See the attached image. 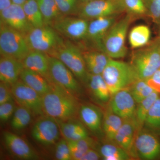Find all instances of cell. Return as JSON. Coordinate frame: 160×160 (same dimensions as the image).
Returning <instances> with one entry per match:
<instances>
[{
  "mask_svg": "<svg viewBox=\"0 0 160 160\" xmlns=\"http://www.w3.org/2000/svg\"><path fill=\"white\" fill-rule=\"evenodd\" d=\"M63 15L77 14L79 6L78 0H55Z\"/></svg>",
  "mask_w": 160,
  "mask_h": 160,
  "instance_id": "obj_37",
  "label": "cell"
},
{
  "mask_svg": "<svg viewBox=\"0 0 160 160\" xmlns=\"http://www.w3.org/2000/svg\"><path fill=\"white\" fill-rule=\"evenodd\" d=\"M13 98L20 106L29 109L35 116L44 115L42 98L21 79L11 86Z\"/></svg>",
  "mask_w": 160,
  "mask_h": 160,
  "instance_id": "obj_12",
  "label": "cell"
},
{
  "mask_svg": "<svg viewBox=\"0 0 160 160\" xmlns=\"http://www.w3.org/2000/svg\"><path fill=\"white\" fill-rule=\"evenodd\" d=\"M81 2H89V1H94V0H80Z\"/></svg>",
  "mask_w": 160,
  "mask_h": 160,
  "instance_id": "obj_47",
  "label": "cell"
},
{
  "mask_svg": "<svg viewBox=\"0 0 160 160\" xmlns=\"http://www.w3.org/2000/svg\"><path fill=\"white\" fill-rule=\"evenodd\" d=\"M158 24L159 25V26L160 29V17L159 18V19L158 22Z\"/></svg>",
  "mask_w": 160,
  "mask_h": 160,
  "instance_id": "obj_48",
  "label": "cell"
},
{
  "mask_svg": "<svg viewBox=\"0 0 160 160\" xmlns=\"http://www.w3.org/2000/svg\"><path fill=\"white\" fill-rule=\"evenodd\" d=\"M148 15L158 24L160 17V0H143Z\"/></svg>",
  "mask_w": 160,
  "mask_h": 160,
  "instance_id": "obj_39",
  "label": "cell"
},
{
  "mask_svg": "<svg viewBox=\"0 0 160 160\" xmlns=\"http://www.w3.org/2000/svg\"><path fill=\"white\" fill-rule=\"evenodd\" d=\"M59 59L73 73L76 78L86 83L89 72L86 69L82 52L70 41H64L51 55Z\"/></svg>",
  "mask_w": 160,
  "mask_h": 160,
  "instance_id": "obj_7",
  "label": "cell"
},
{
  "mask_svg": "<svg viewBox=\"0 0 160 160\" xmlns=\"http://www.w3.org/2000/svg\"><path fill=\"white\" fill-rule=\"evenodd\" d=\"M16 108L13 100L0 104V119L2 122H6L13 115Z\"/></svg>",
  "mask_w": 160,
  "mask_h": 160,
  "instance_id": "obj_40",
  "label": "cell"
},
{
  "mask_svg": "<svg viewBox=\"0 0 160 160\" xmlns=\"http://www.w3.org/2000/svg\"><path fill=\"white\" fill-rule=\"evenodd\" d=\"M22 7L27 19L33 28L45 26L37 0H28L23 4Z\"/></svg>",
  "mask_w": 160,
  "mask_h": 160,
  "instance_id": "obj_31",
  "label": "cell"
},
{
  "mask_svg": "<svg viewBox=\"0 0 160 160\" xmlns=\"http://www.w3.org/2000/svg\"><path fill=\"white\" fill-rule=\"evenodd\" d=\"M33 113L29 109L22 106L17 107L11 122L12 127L17 130L25 129L31 122Z\"/></svg>",
  "mask_w": 160,
  "mask_h": 160,
  "instance_id": "obj_34",
  "label": "cell"
},
{
  "mask_svg": "<svg viewBox=\"0 0 160 160\" xmlns=\"http://www.w3.org/2000/svg\"><path fill=\"white\" fill-rule=\"evenodd\" d=\"M135 17L127 14L116 22L103 40L102 51L112 59L125 57L127 54L126 40L129 26Z\"/></svg>",
  "mask_w": 160,
  "mask_h": 160,
  "instance_id": "obj_2",
  "label": "cell"
},
{
  "mask_svg": "<svg viewBox=\"0 0 160 160\" xmlns=\"http://www.w3.org/2000/svg\"><path fill=\"white\" fill-rule=\"evenodd\" d=\"M72 160H80L84 154L91 148H94V140L89 137L74 141H67Z\"/></svg>",
  "mask_w": 160,
  "mask_h": 160,
  "instance_id": "obj_33",
  "label": "cell"
},
{
  "mask_svg": "<svg viewBox=\"0 0 160 160\" xmlns=\"http://www.w3.org/2000/svg\"><path fill=\"white\" fill-rule=\"evenodd\" d=\"M85 84L87 85L92 96L96 101L102 104L109 102L111 94L102 74L89 73Z\"/></svg>",
  "mask_w": 160,
  "mask_h": 160,
  "instance_id": "obj_22",
  "label": "cell"
},
{
  "mask_svg": "<svg viewBox=\"0 0 160 160\" xmlns=\"http://www.w3.org/2000/svg\"><path fill=\"white\" fill-rule=\"evenodd\" d=\"M4 142L10 153L20 160H36L40 157L24 139L9 131L3 133Z\"/></svg>",
  "mask_w": 160,
  "mask_h": 160,
  "instance_id": "obj_16",
  "label": "cell"
},
{
  "mask_svg": "<svg viewBox=\"0 0 160 160\" xmlns=\"http://www.w3.org/2000/svg\"><path fill=\"white\" fill-rule=\"evenodd\" d=\"M27 1L28 0H12V2L13 4L22 6L23 4Z\"/></svg>",
  "mask_w": 160,
  "mask_h": 160,
  "instance_id": "obj_46",
  "label": "cell"
},
{
  "mask_svg": "<svg viewBox=\"0 0 160 160\" xmlns=\"http://www.w3.org/2000/svg\"><path fill=\"white\" fill-rule=\"evenodd\" d=\"M22 63L24 69L39 73L50 82L48 54L42 52L31 50L23 60Z\"/></svg>",
  "mask_w": 160,
  "mask_h": 160,
  "instance_id": "obj_21",
  "label": "cell"
},
{
  "mask_svg": "<svg viewBox=\"0 0 160 160\" xmlns=\"http://www.w3.org/2000/svg\"><path fill=\"white\" fill-rule=\"evenodd\" d=\"M105 160H129L132 158L126 150L113 142H108L100 146L98 150Z\"/></svg>",
  "mask_w": 160,
  "mask_h": 160,
  "instance_id": "obj_28",
  "label": "cell"
},
{
  "mask_svg": "<svg viewBox=\"0 0 160 160\" xmlns=\"http://www.w3.org/2000/svg\"><path fill=\"white\" fill-rule=\"evenodd\" d=\"M79 6L78 17L87 20L117 16L125 12L122 0H94Z\"/></svg>",
  "mask_w": 160,
  "mask_h": 160,
  "instance_id": "obj_8",
  "label": "cell"
},
{
  "mask_svg": "<svg viewBox=\"0 0 160 160\" xmlns=\"http://www.w3.org/2000/svg\"><path fill=\"white\" fill-rule=\"evenodd\" d=\"M131 156L144 160L160 159V137L142 128L136 135Z\"/></svg>",
  "mask_w": 160,
  "mask_h": 160,
  "instance_id": "obj_9",
  "label": "cell"
},
{
  "mask_svg": "<svg viewBox=\"0 0 160 160\" xmlns=\"http://www.w3.org/2000/svg\"><path fill=\"white\" fill-rule=\"evenodd\" d=\"M138 131V126L134 118L124 120L115 137L113 143L126 150L131 155Z\"/></svg>",
  "mask_w": 160,
  "mask_h": 160,
  "instance_id": "obj_19",
  "label": "cell"
},
{
  "mask_svg": "<svg viewBox=\"0 0 160 160\" xmlns=\"http://www.w3.org/2000/svg\"><path fill=\"white\" fill-rule=\"evenodd\" d=\"M45 25L51 26L56 20L62 16L55 0H37Z\"/></svg>",
  "mask_w": 160,
  "mask_h": 160,
  "instance_id": "obj_30",
  "label": "cell"
},
{
  "mask_svg": "<svg viewBox=\"0 0 160 160\" xmlns=\"http://www.w3.org/2000/svg\"><path fill=\"white\" fill-rule=\"evenodd\" d=\"M142 128L160 137V98L151 107L144 122Z\"/></svg>",
  "mask_w": 160,
  "mask_h": 160,
  "instance_id": "obj_32",
  "label": "cell"
},
{
  "mask_svg": "<svg viewBox=\"0 0 160 160\" xmlns=\"http://www.w3.org/2000/svg\"><path fill=\"white\" fill-rule=\"evenodd\" d=\"M129 63L138 80L149 79L160 68V52L151 44L133 52Z\"/></svg>",
  "mask_w": 160,
  "mask_h": 160,
  "instance_id": "obj_5",
  "label": "cell"
},
{
  "mask_svg": "<svg viewBox=\"0 0 160 160\" xmlns=\"http://www.w3.org/2000/svg\"><path fill=\"white\" fill-rule=\"evenodd\" d=\"M30 51L26 35L7 25L1 24V56L14 58L22 62Z\"/></svg>",
  "mask_w": 160,
  "mask_h": 160,
  "instance_id": "obj_4",
  "label": "cell"
},
{
  "mask_svg": "<svg viewBox=\"0 0 160 160\" xmlns=\"http://www.w3.org/2000/svg\"><path fill=\"white\" fill-rule=\"evenodd\" d=\"M11 86L1 82L0 83V104L13 100Z\"/></svg>",
  "mask_w": 160,
  "mask_h": 160,
  "instance_id": "obj_41",
  "label": "cell"
},
{
  "mask_svg": "<svg viewBox=\"0 0 160 160\" xmlns=\"http://www.w3.org/2000/svg\"><path fill=\"white\" fill-rule=\"evenodd\" d=\"M48 55L49 79L74 95H80L82 88L70 69L61 61L54 57Z\"/></svg>",
  "mask_w": 160,
  "mask_h": 160,
  "instance_id": "obj_10",
  "label": "cell"
},
{
  "mask_svg": "<svg viewBox=\"0 0 160 160\" xmlns=\"http://www.w3.org/2000/svg\"><path fill=\"white\" fill-rule=\"evenodd\" d=\"M125 12L132 16L147 15V11L143 0H122Z\"/></svg>",
  "mask_w": 160,
  "mask_h": 160,
  "instance_id": "obj_36",
  "label": "cell"
},
{
  "mask_svg": "<svg viewBox=\"0 0 160 160\" xmlns=\"http://www.w3.org/2000/svg\"><path fill=\"white\" fill-rule=\"evenodd\" d=\"M160 52V36L152 44Z\"/></svg>",
  "mask_w": 160,
  "mask_h": 160,
  "instance_id": "obj_45",
  "label": "cell"
},
{
  "mask_svg": "<svg viewBox=\"0 0 160 160\" xmlns=\"http://www.w3.org/2000/svg\"><path fill=\"white\" fill-rule=\"evenodd\" d=\"M57 122L61 133L66 141H78L89 137L87 128L81 121L73 118Z\"/></svg>",
  "mask_w": 160,
  "mask_h": 160,
  "instance_id": "obj_23",
  "label": "cell"
},
{
  "mask_svg": "<svg viewBox=\"0 0 160 160\" xmlns=\"http://www.w3.org/2000/svg\"><path fill=\"white\" fill-rule=\"evenodd\" d=\"M24 69L22 62L14 58L1 56L0 80L11 86L18 81Z\"/></svg>",
  "mask_w": 160,
  "mask_h": 160,
  "instance_id": "obj_20",
  "label": "cell"
},
{
  "mask_svg": "<svg viewBox=\"0 0 160 160\" xmlns=\"http://www.w3.org/2000/svg\"><path fill=\"white\" fill-rule=\"evenodd\" d=\"M12 4V0H0V12L7 9Z\"/></svg>",
  "mask_w": 160,
  "mask_h": 160,
  "instance_id": "obj_44",
  "label": "cell"
},
{
  "mask_svg": "<svg viewBox=\"0 0 160 160\" xmlns=\"http://www.w3.org/2000/svg\"><path fill=\"white\" fill-rule=\"evenodd\" d=\"M52 83L50 91L42 96L44 115L57 121L73 119L78 111V103L75 95Z\"/></svg>",
  "mask_w": 160,
  "mask_h": 160,
  "instance_id": "obj_1",
  "label": "cell"
},
{
  "mask_svg": "<svg viewBox=\"0 0 160 160\" xmlns=\"http://www.w3.org/2000/svg\"><path fill=\"white\" fill-rule=\"evenodd\" d=\"M20 79L42 96L50 91L52 83L45 77L31 70L24 69L20 75Z\"/></svg>",
  "mask_w": 160,
  "mask_h": 160,
  "instance_id": "obj_25",
  "label": "cell"
},
{
  "mask_svg": "<svg viewBox=\"0 0 160 160\" xmlns=\"http://www.w3.org/2000/svg\"><path fill=\"white\" fill-rule=\"evenodd\" d=\"M150 37L151 31L148 26L138 25L133 27L129 32V44L133 49L142 48L148 44Z\"/></svg>",
  "mask_w": 160,
  "mask_h": 160,
  "instance_id": "obj_27",
  "label": "cell"
},
{
  "mask_svg": "<svg viewBox=\"0 0 160 160\" xmlns=\"http://www.w3.org/2000/svg\"><path fill=\"white\" fill-rule=\"evenodd\" d=\"M123 122L122 119L114 113L108 106L104 114L102 125L103 133L108 142H114L115 137Z\"/></svg>",
  "mask_w": 160,
  "mask_h": 160,
  "instance_id": "obj_26",
  "label": "cell"
},
{
  "mask_svg": "<svg viewBox=\"0 0 160 160\" xmlns=\"http://www.w3.org/2000/svg\"><path fill=\"white\" fill-rule=\"evenodd\" d=\"M117 16L97 18L89 21L86 41L92 44L98 50L102 51L103 40L116 22Z\"/></svg>",
  "mask_w": 160,
  "mask_h": 160,
  "instance_id": "obj_18",
  "label": "cell"
},
{
  "mask_svg": "<svg viewBox=\"0 0 160 160\" xmlns=\"http://www.w3.org/2000/svg\"><path fill=\"white\" fill-rule=\"evenodd\" d=\"M132 95L137 104L149 96L154 89L149 86L146 80H137L129 87Z\"/></svg>",
  "mask_w": 160,
  "mask_h": 160,
  "instance_id": "obj_35",
  "label": "cell"
},
{
  "mask_svg": "<svg viewBox=\"0 0 160 160\" xmlns=\"http://www.w3.org/2000/svg\"><path fill=\"white\" fill-rule=\"evenodd\" d=\"M102 158L99 152L94 148H91L88 150L80 160H98Z\"/></svg>",
  "mask_w": 160,
  "mask_h": 160,
  "instance_id": "obj_43",
  "label": "cell"
},
{
  "mask_svg": "<svg viewBox=\"0 0 160 160\" xmlns=\"http://www.w3.org/2000/svg\"><path fill=\"white\" fill-rule=\"evenodd\" d=\"M159 98L158 92L154 91L145 99L137 104L134 119L137 125L138 131L142 128L148 112Z\"/></svg>",
  "mask_w": 160,
  "mask_h": 160,
  "instance_id": "obj_29",
  "label": "cell"
},
{
  "mask_svg": "<svg viewBox=\"0 0 160 160\" xmlns=\"http://www.w3.org/2000/svg\"><path fill=\"white\" fill-rule=\"evenodd\" d=\"M1 24H4L26 35L33 28L27 19L22 6L12 4L0 12Z\"/></svg>",
  "mask_w": 160,
  "mask_h": 160,
  "instance_id": "obj_15",
  "label": "cell"
},
{
  "mask_svg": "<svg viewBox=\"0 0 160 160\" xmlns=\"http://www.w3.org/2000/svg\"><path fill=\"white\" fill-rule=\"evenodd\" d=\"M89 20L80 17L62 16L52 24L59 34L69 39L86 41Z\"/></svg>",
  "mask_w": 160,
  "mask_h": 160,
  "instance_id": "obj_11",
  "label": "cell"
},
{
  "mask_svg": "<svg viewBox=\"0 0 160 160\" xmlns=\"http://www.w3.org/2000/svg\"><path fill=\"white\" fill-rule=\"evenodd\" d=\"M30 50L42 52L51 55L64 42L61 35L51 26L33 28L26 34Z\"/></svg>",
  "mask_w": 160,
  "mask_h": 160,
  "instance_id": "obj_6",
  "label": "cell"
},
{
  "mask_svg": "<svg viewBox=\"0 0 160 160\" xmlns=\"http://www.w3.org/2000/svg\"><path fill=\"white\" fill-rule=\"evenodd\" d=\"M61 133L57 121L45 115L36 122L31 130L32 138L44 146H52L57 142Z\"/></svg>",
  "mask_w": 160,
  "mask_h": 160,
  "instance_id": "obj_13",
  "label": "cell"
},
{
  "mask_svg": "<svg viewBox=\"0 0 160 160\" xmlns=\"http://www.w3.org/2000/svg\"><path fill=\"white\" fill-rule=\"evenodd\" d=\"M111 96L129 88L137 80L130 63L110 59L102 74Z\"/></svg>",
  "mask_w": 160,
  "mask_h": 160,
  "instance_id": "obj_3",
  "label": "cell"
},
{
  "mask_svg": "<svg viewBox=\"0 0 160 160\" xmlns=\"http://www.w3.org/2000/svg\"><path fill=\"white\" fill-rule=\"evenodd\" d=\"M55 157L58 160H72L68 142L64 138L56 143Z\"/></svg>",
  "mask_w": 160,
  "mask_h": 160,
  "instance_id": "obj_38",
  "label": "cell"
},
{
  "mask_svg": "<svg viewBox=\"0 0 160 160\" xmlns=\"http://www.w3.org/2000/svg\"><path fill=\"white\" fill-rule=\"evenodd\" d=\"M82 53L87 71L92 74H102L111 58L105 52L98 50H90Z\"/></svg>",
  "mask_w": 160,
  "mask_h": 160,
  "instance_id": "obj_24",
  "label": "cell"
},
{
  "mask_svg": "<svg viewBox=\"0 0 160 160\" xmlns=\"http://www.w3.org/2000/svg\"><path fill=\"white\" fill-rule=\"evenodd\" d=\"M154 90L160 92V68L149 79L146 80Z\"/></svg>",
  "mask_w": 160,
  "mask_h": 160,
  "instance_id": "obj_42",
  "label": "cell"
},
{
  "mask_svg": "<svg viewBox=\"0 0 160 160\" xmlns=\"http://www.w3.org/2000/svg\"><path fill=\"white\" fill-rule=\"evenodd\" d=\"M137 103L129 88L122 89L112 96L109 107L123 120L134 118Z\"/></svg>",
  "mask_w": 160,
  "mask_h": 160,
  "instance_id": "obj_14",
  "label": "cell"
},
{
  "mask_svg": "<svg viewBox=\"0 0 160 160\" xmlns=\"http://www.w3.org/2000/svg\"><path fill=\"white\" fill-rule=\"evenodd\" d=\"M80 120L92 132L100 137L104 136L102 125L103 114L98 106L90 103L79 106L78 111Z\"/></svg>",
  "mask_w": 160,
  "mask_h": 160,
  "instance_id": "obj_17",
  "label": "cell"
}]
</instances>
